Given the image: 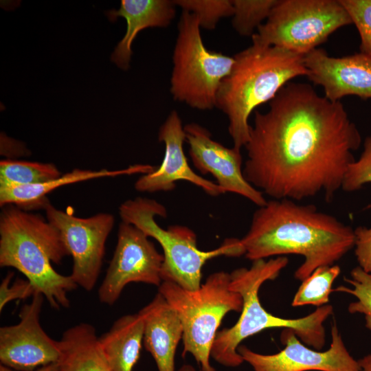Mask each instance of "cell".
<instances>
[{
  "mask_svg": "<svg viewBox=\"0 0 371 371\" xmlns=\"http://www.w3.org/2000/svg\"><path fill=\"white\" fill-rule=\"evenodd\" d=\"M340 273L341 269L337 265L316 269L302 281L293 298L291 306L313 305L317 308L327 304L330 301V294L333 291V284Z\"/></svg>",
  "mask_w": 371,
  "mask_h": 371,
  "instance_id": "cell-23",
  "label": "cell"
},
{
  "mask_svg": "<svg viewBox=\"0 0 371 371\" xmlns=\"http://www.w3.org/2000/svg\"><path fill=\"white\" fill-rule=\"evenodd\" d=\"M176 6L196 16L201 28L214 30L219 21L232 16V0H175Z\"/></svg>",
  "mask_w": 371,
  "mask_h": 371,
  "instance_id": "cell-26",
  "label": "cell"
},
{
  "mask_svg": "<svg viewBox=\"0 0 371 371\" xmlns=\"http://www.w3.org/2000/svg\"><path fill=\"white\" fill-rule=\"evenodd\" d=\"M14 275V273L12 271L8 272L0 284L1 312L5 306L11 301L18 299H27L30 297H33L36 293L34 287L27 279H16L10 284Z\"/></svg>",
  "mask_w": 371,
  "mask_h": 371,
  "instance_id": "cell-29",
  "label": "cell"
},
{
  "mask_svg": "<svg viewBox=\"0 0 371 371\" xmlns=\"http://www.w3.org/2000/svg\"><path fill=\"white\" fill-rule=\"evenodd\" d=\"M230 273H211L196 290H188L170 282H162L159 293L176 311L183 327L184 357L192 355L201 371H216L210 363L211 350L225 316L240 312L241 295L231 289Z\"/></svg>",
  "mask_w": 371,
  "mask_h": 371,
  "instance_id": "cell-7",
  "label": "cell"
},
{
  "mask_svg": "<svg viewBox=\"0 0 371 371\" xmlns=\"http://www.w3.org/2000/svg\"><path fill=\"white\" fill-rule=\"evenodd\" d=\"M144 322L142 315H126L98 337L101 349L113 371H132L137 363L144 340Z\"/></svg>",
  "mask_w": 371,
  "mask_h": 371,
  "instance_id": "cell-20",
  "label": "cell"
},
{
  "mask_svg": "<svg viewBox=\"0 0 371 371\" xmlns=\"http://www.w3.org/2000/svg\"><path fill=\"white\" fill-rule=\"evenodd\" d=\"M360 36V52L371 58V0H339Z\"/></svg>",
  "mask_w": 371,
  "mask_h": 371,
  "instance_id": "cell-27",
  "label": "cell"
},
{
  "mask_svg": "<svg viewBox=\"0 0 371 371\" xmlns=\"http://www.w3.org/2000/svg\"><path fill=\"white\" fill-rule=\"evenodd\" d=\"M344 281L351 286H340L333 291L341 292L353 295L355 300L348 306L350 313L362 314L365 318L366 327L371 330V273L357 266L350 271V278Z\"/></svg>",
  "mask_w": 371,
  "mask_h": 371,
  "instance_id": "cell-25",
  "label": "cell"
},
{
  "mask_svg": "<svg viewBox=\"0 0 371 371\" xmlns=\"http://www.w3.org/2000/svg\"><path fill=\"white\" fill-rule=\"evenodd\" d=\"M355 254L360 267L371 273V227L360 226L354 229Z\"/></svg>",
  "mask_w": 371,
  "mask_h": 371,
  "instance_id": "cell-30",
  "label": "cell"
},
{
  "mask_svg": "<svg viewBox=\"0 0 371 371\" xmlns=\"http://www.w3.org/2000/svg\"><path fill=\"white\" fill-rule=\"evenodd\" d=\"M189 155L194 166L202 175L210 174L225 192L238 194L258 207L267 201L243 175L240 149L227 148L212 138L210 131L197 123L184 126Z\"/></svg>",
  "mask_w": 371,
  "mask_h": 371,
  "instance_id": "cell-14",
  "label": "cell"
},
{
  "mask_svg": "<svg viewBox=\"0 0 371 371\" xmlns=\"http://www.w3.org/2000/svg\"><path fill=\"white\" fill-rule=\"evenodd\" d=\"M368 183H371V135L366 138L359 158L349 165L341 189L346 192H354Z\"/></svg>",
  "mask_w": 371,
  "mask_h": 371,
  "instance_id": "cell-28",
  "label": "cell"
},
{
  "mask_svg": "<svg viewBox=\"0 0 371 371\" xmlns=\"http://www.w3.org/2000/svg\"><path fill=\"white\" fill-rule=\"evenodd\" d=\"M234 58L230 73L218 87L216 107L227 117L233 146L241 149L249 138L251 113L273 99L292 79L306 76L307 70L304 56L256 43L236 54Z\"/></svg>",
  "mask_w": 371,
  "mask_h": 371,
  "instance_id": "cell-4",
  "label": "cell"
},
{
  "mask_svg": "<svg viewBox=\"0 0 371 371\" xmlns=\"http://www.w3.org/2000/svg\"><path fill=\"white\" fill-rule=\"evenodd\" d=\"M58 341V371H113L92 325L78 324L67 329Z\"/></svg>",
  "mask_w": 371,
  "mask_h": 371,
  "instance_id": "cell-21",
  "label": "cell"
},
{
  "mask_svg": "<svg viewBox=\"0 0 371 371\" xmlns=\"http://www.w3.org/2000/svg\"><path fill=\"white\" fill-rule=\"evenodd\" d=\"M306 76L322 87L324 97L338 102L348 95L371 98V58L360 53L332 57L322 49L304 56Z\"/></svg>",
  "mask_w": 371,
  "mask_h": 371,
  "instance_id": "cell-16",
  "label": "cell"
},
{
  "mask_svg": "<svg viewBox=\"0 0 371 371\" xmlns=\"http://www.w3.org/2000/svg\"><path fill=\"white\" fill-rule=\"evenodd\" d=\"M21 308L16 324L0 328L1 364L12 370L34 371L60 358L59 341L52 339L40 324L45 297L36 293Z\"/></svg>",
  "mask_w": 371,
  "mask_h": 371,
  "instance_id": "cell-13",
  "label": "cell"
},
{
  "mask_svg": "<svg viewBox=\"0 0 371 371\" xmlns=\"http://www.w3.org/2000/svg\"><path fill=\"white\" fill-rule=\"evenodd\" d=\"M176 5L170 0H122L119 10H111L106 16L111 21L122 16L126 21V32L111 54V61L127 70L132 54L131 45L137 34L147 27H166L175 16Z\"/></svg>",
  "mask_w": 371,
  "mask_h": 371,
  "instance_id": "cell-18",
  "label": "cell"
},
{
  "mask_svg": "<svg viewBox=\"0 0 371 371\" xmlns=\"http://www.w3.org/2000/svg\"><path fill=\"white\" fill-rule=\"evenodd\" d=\"M234 63V56L206 48L198 18L182 10L172 55L173 98L198 110L212 109L218 87Z\"/></svg>",
  "mask_w": 371,
  "mask_h": 371,
  "instance_id": "cell-8",
  "label": "cell"
},
{
  "mask_svg": "<svg viewBox=\"0 0 371 371\" xmlns=\"http://www.w3.org/2000/svg\"><path fill=\"white\" fill-rule=\"evenodd\" d=\"M358 361L361 371H371V354L363 357Z\"/></svg>",
  "mask_w": 371,
  "mask_h": 371,
  "instance_id": "cell-32",
  "label": "cell"
},
{
  "mask_svg": "<svg viewBox=\"0 0 371 371\" xmlns=\"http://www.w3.org/2000/svg\"><path fill=\"white\" fill-rule=\"evenodd\" d=\"M158 139L165 145L163 161L157 168L142 175L136 181L137 191L150 193L172 191L177 181H186L212 196L225 193L217 183L196 174L189 166L183 147L186 140L184 126L176 111H171L161 126Z\"/></svg>",
  "mask_w": 371,
  "mask_h": 371,
  "instance_id": "cell-15",
  "label": "cell"
},
{
  "mask_svg": "<svg viewBox=\"0 0 371 371\" xmlns=\"http://www.w3.org/2000/svg\"><path fill=\"white\" fill-rule=\"evenodd\" d=\"M249 268L241 267L230 273V288L243 298L240 315L236 324L216 334L211 357L226 367L236 368L244 361L237 350L246 338L270 328H289L306 346L321 350L326 341L324 323L333 313L326 304L308 315L295 319L276 316L267 311L259 299V289L268 280H275L289 263L285 256L252 261Z\"/></svg>",
  "mask_w": 371,
  "mask_h": 371,
  "instance_id": "cell-3",
  "label": "cell"
},
{
  "mask_svg": "<svg viewBox=\"0 0 371 371\" xmlns=\"http://www.w3.org/2000/svg\"><path fill=\"white\" fill-rule=\"evenodd\" d=\"M251 260L296 254L303 263L294 276L302 281L316 269L333 265L355 246L354 229L336 217L290 199L267 201L254 212L240 239Z\"/></svg>",
  "mask_w": 371,
  "mask_h": 371,
  "instance_id": "cell-2",
  "label": "cell"
},
{
  "mask_svg": "<svg viewBox=\"0 0 371 371\" xmlns=\"http://www.w3.org/2000/svg\"><path fill=\"white\" fill-rule=\"evenodd\" d=\"M280 340L285 346L272 355L256 352L240 345L238 352L254 371H361L358 360L348 352L335 321L331 326V343L324 351L302 342L289 328L282 330Z\"/></svg>",
  "mask_w": 371,
  "mask_h": 371,
  "instance_id": "cell-12",
  "label": "cell"
},
{
  "mask_svg": "<svg viewBox=\"0 0 371 371\" xmlns=\"http://www.w3.org/2000/svg\"><path fill=\"white\" fill-rule=\"evenodd\" d=\"M122 222L135 225L149 238L156 240L163 249V282L177 284L188 290L201 285L202 269L210 260L225 256L245 255L240 239H226L218 247L209 251L199 249L194 232L184 225L159 226L155 216L166 217L165 207L156 200L137 197L123 202L119 207Z\"/></svg>",
  "mask_w": 371,
  "mask_h": 371,
  "instance_id": "cell-6",
  "label": "cell"
},
{
  "mask_svg": "<svg viewBox=\"0 0 371 371\" xmlns=\"http://www.w3.org/2000/svg\"><path fill=\"white\" fill-rule=\"evenodd\" d=\"M69 251L55 227L38 214L14 205L3 207L0 215V266L23 273L52 308H69V292L78 285L71 275L55 271Z\"/></svg>",
  "mask_w": 371,
  "mask_h": 371,
  "instance_id": "cell-5",
  "label": "cell"
},
{
  "mask_svg": "<svg viewBox=\"0 0 371 371\" xmlns=\"http://www.w3.org/2000/svg\"><path fill=\"white\" fill-rule=\"evenodd\" d=\"M352 24L336 0H278L252 43L282 48L304 56L339 28Z\"/></svg>",
  "mask_w": 371,
  "mask_h": 371,
  "instance_id": "cell-9",
  "label": "cell"
},
{
  "mask_svg": "<svg viewBox=\"0 0 371 371\" xmlns=\"http://www.w3.org/2000/svg\"><path fill=\"white\" fill-rule=\"evenodd\" d=\"M58 369H59V363L58 362H57V363H51V364L41 367L34 371H58ZM0 371H14V370L1 364Z\"/></svg>",
  "mask_w": 371,
  "mask_h": 371,
  "instance_id": "cell-31",
  "label": "cell"
},
{
  "mask_svg": "<svg viewBox=\"0 0 371 371\" xmlns=\"http://www.w3.org/2000/svg\"><path fill=\"white\" fill-rule=\"evenodd\" d=\"M139 313L144 322L143 343L158 371H175L176 350L183 337V327L176 311L158 293Z\"/></svg>",
  "mask_w": 371,
  "mask_h": 371,
  "instance_id": "cell-17",
  "label": "cell"
},
{
  "mask_svg": "<svg viewBox=\"0 0 371 371\" xmlns=\"http://www.w3.org/2000/svg\"><path fill=\"white\" fill-rule=\"evenodd\" d=\"M178 371H196L194 367L189 364L182 366Z\"/></svg>",
  "mask_w": 371,
  "mask_h": 371,
  "instance_id": "cell-33",
  "label": "cell"
},
{
  "mask_svg": "<svg viewBox=\"0 0 371 371\" xmlns=\"http://www.w3.org/2000/svg\"><path fill=\"white\" fill-rule=\"evenodd\" d=\"M278 0H232V26L242 36H252L267 20Z\"/></svg>",
  "mask_w": 371,
  "mask_h": 371,
  "instance_id": "cell-24",
  "label": "cell"
},
{
  "mask_svg": "<svg viewBox=\"0 0 371 371\" xmlns=\"http://www.w3.org/2000/svg\"><path fill=\"white\" fill-rule=\"evenodd\" d=\"M47 220L59 232L73 259L71 276L87 291L95 286L102 265L105 244L114 224L109 213L80 218L56 208L49 203L44 209Z\"/></svg>",
  "mask_w": 371,
  "mask_h": 371,
  "instance_id": "cell-10",
  "label": "cell"
},
{
  "mask_svg": "<svg viewBox=\"0 0 371 371\" xmlns=\"http://www.w3.org/2000/svg\"><path fill=\"white\" fill-rule=\"evenodd\" d=\"M163 255L148 236L135 225L122 221L113 256L98 289L100 302L113 305L131 282L159 286L163 282Z\"/></svg>",
  "mask_w": 371,
  "mask_h": 371,
  "instance_id": "cell-11",
  "label": "cell"
},
{
  "mask_svg": "<svg viewBox=\"0 0 371 371\" xmlns=\"http://www.w3.org/2000/svg\"><path fill=\"white\" fill-rule=\"evenodd\" d=\"M155 167L148 164H135L120 170L102 169L91 170L76 168L60 177L47 182L8 188H0V206L14 205L24 210L43 208L49 203L47 195L54 190L77 182L106 177L153 172Z\"/></svg>",
  "mask_w": 371,
  "mask_h": 371,
  "instance_id": "cell-19",
  "label": "cell"
},
{
  "mask_svg": "<svg viewBox=\"0 0 371 371\" xmlns=\"http://www.w3.org/2000/svg\"><path fill=\"white\" fill-rule=\"evenodd\" d=\"M361 134L343 104L305 83L289 82L256 111L245 146L247 181L273 199L330 201L355 159Z\"/></svg>",
  "mask_w": 371,
  "mask_h": 371,
  "instance_id": "cell-1",
  "label": "cell"
},
{
  "mask_svg": "<svg viewBox=\"0 0 371 371\" xmlns=\"http://www.w3.org/2000/svg\"><path fill=\"white\" fill-rule=\"evenodd\" d=\"M62 175L52 163L10 159L0 161V188L44 183L57 179Z\"/></svg>",
  "mask_w": 371,
  "mask_h": 371,
  "instance_id": "cell-22",
  "label": "cell"
}]
</instances>
